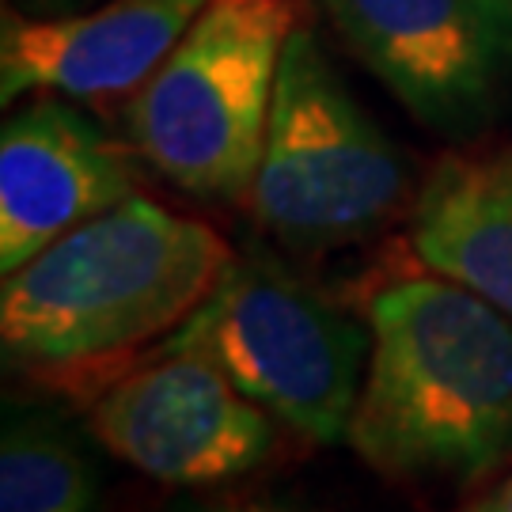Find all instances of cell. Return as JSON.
<instances>
[{
  "label": "cell",
  "instance_id": "obj_13",
  "mask_svg": "<svg viewBox=\"0 0 512 512\" xmlns=\"http://www.w3.org/2000/svg\"><path fill=\"white\" fill-rule=\"evenodd\" d=\"M205 512H300L293 505H277V501H224Z\"/></svg>",
  "mask_w": 512,
  "mask_h": 512
},
{
  "label": "cell",
  "instance_id": "obj_6",
  "mask_svg": "<svg viewBox=\"0 0 512 512\" xmlns=\"http://www.w3.org/2000/svg\"><path fill=\"white\" fill-rule=\"evenodd\" d=\"M353 54L425 129L467 141L512 92V0H323Z\"/></svg>",
  "mask_w": 512,
  "mask_h": 512
},
{
  "label": "cell",
  "instance_id": "obj_11",
  "mask_svg": "<svg viewBox=\"0 0 512 512\" xmlns=\"http://www.w3.org/2000/svg\"><path fill=\"white\" fill-rule=\"evenodd\" d=\"M95 471L50 425H12L0 448V512H92Z\"/></svg>",
  "mask_w": 512,
  "mask_h": 512
},
{
  "label": "cell",
  "instance_id": "obj_2",
  "mask_svg": "<svg viewBox=\"0 0 512 512\" xmlns=\"http://www.w3.org/2000/svg\"><path fill=\"white\" fill-rule=\"evenodd\" d=\"M228 262L209 224L133 194L4 274V353L42 372L122 365L183 327Z\"/></svg>",
  "mask_w": 512,
  "mask_h": 512
},
{
  "label": "cell",
  "instance_id": "obj_9",
  "mask_svg": "<svg viewBox=\"0 0 512 512\" xmlns=\"http://www.w3.org/2000/svg\"><path fill=\"white\" fill-rule=\"evenodd\" d=\"M209 0H110L95 12L31 19L4 12L0 92L69 99L137 92L164 65Z\"/></svg>",
  "mask_w": 512,
  "mask_h": 512
},
{
  "label": "cell",
  "instance_id": "obj_5",
  "mask_svg": "<svg viewBox=\"0 0 512 512\" xmlns=\"http://www.w3.org/2000/svg\"><path fill=\"white\" fill-rule=\"evenodd\" d=\"M164 349L198 353L293 433L334 444L365 384L372 330L270 255H232Z\"/></svg>",
  "mask_w": 512,
  "mask_h": 512
},
{
  "label": "cell",
  "instance_id": "obj_12",
  "mask_svg": "<svg viewBox=\"0 0 512 512\" xmlns=\"http://www.w3.org/2000/svg\"><path fill=\"white\" fill-rule=\"evenodd\" d=\"M463 512H512V478H505L497 490L482 494L478 501H471Z\"/></svg>",
  "mask_w": 512,
  "mask_h": 512
},
{
  "label": "cell",
  "instance_id": "obj_7",
  "mask_svg": "<svg viewBox=\"0 0 512 512\" xmlns=\"http://www.w3.org/2000/svg\"><path fill=\"white\" fill-rule=\"evenodd\" d=\"M99 444L148 478L213 486L255 471L274 448V414L247 399L213 361L160 349L92 403Z\"/></svg>",
  "mask_w": 512,
  "mask_h": 512
},
{
  "label": "cell",
  "instance_id": "obj_8",
  "mask_svg": "<svg viewBox=\"0 0 512 512\" xmlns=\"http://www.w3.org/2000/svg\"><path fill=\"white\" fill-rule=\"evenodd\" d=\"M133 198V167L103 129L61 99H35L0 137V270Z\"/></svg>",
  "mask_w": 512,
  "mask_h": 512
},
{
  "label": "cell",
  "instance_id": "obj_3",
  "mask_svg": "<svg viewBox=\"0 0 512 512\" xmlns=\"http://www.w3.org/2000/svg\"><path fill=\"white\" fill-rule=\"evenodd\" d=\"M293 31V0H209L129 99L126 133L141 160L194 198L243 202Z\"/></svg>",
  "mask_w": 512,
  "mask_h": 512
},
{
  "label": "cell",
  "instance_id": "obj_1",
  "mask_svg": "<svg viewBox=\"0 0 512 512\" xmlns=\"http://www.w3.org/2000/svg\"><path fill=\"white\" fill-rule=\"evenodd\" d=\"M365 384L346 440L403 482H475L512 456V319L448 277L368 304Z\"/></svg>",
  "mask_w": 512,
  "mask_h": 512
},
{
  "label": "cell",
  "instance_id": "obj_10",
  "mask_svg": "<svg viewBox=\"0 0 512 512\" xmlns=\"http://www.w3.org/2000/svg\"><path fill=\"white\" fill-rule=\"evenodd\" d=\"M414 251L512 319V141L429 171L414 198Z\"/></svg>",
  "mask_w": 512,
  "mask_h": 512
},
{
  "label": "cell",
  "instance_id": "obj_4",
  "mask_svg": "<svg viewBox=\"0 0 512 512\" xmlns=\"http://www.w3.org/2000/svg\"><path fill=\"white\" fill-rule=\"evenodd\" d=\"M410 198L403 148L346 92L308 27L285 42L251 217L293 251L376 236Z\"/></svg>",
  "mask_w": 512,
  "mask_h": 512
}]
</instances>
